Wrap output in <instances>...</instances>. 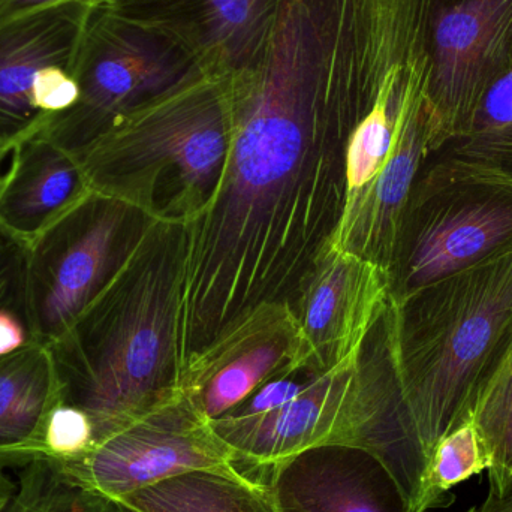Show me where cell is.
<instances>
[{"label": "cell", "instance_id": "19", "mask_svg": "<svg viewBox=\"0 0 512 512\" xmlns=\"http://www.w3.org/2000/svg\"><path fill=\"white\" fill-rule=\"evenodd\" d=\"M279 0H197L195 57L234 71L249 68L264 45Z\"/></svg>", "mask_w": 512, "mask_h": 512}, {"label": "cell", "instance_id": "4", "mask_svg": "<svg viewBox=\"0 0 512 512\" xmlns=\"http://www.w3.org/2000/svg\"><path fill=\"white\" fill-rule=\"evenodd\" d=\"M233 69L204 57L173 84L117 117L80 156L95 194L161 221L188 225L215 197L233 137Z\"/></svg>", "mask_w": 512, "mask_h": 512}, {"label": "cell", "instance_id": "7", "mask_svg": "<svg viewBox=\"0 0 512 512\" xmlns=\"http://www.w3.org/2000/svg\"><path fill=\"white\" fill-rule=\"evenodd\" d=\"M152 218L93 192L29 246L24 325L29 342H56L114 282Z\"/></svg>", "mask_w": 512, "mask_h": 512}, {"label": "cell", "instance_id": "17", "mask_svg": "<svg viewBox=\"0 0 512 512\" xmlns=\"http://www.w3.org/2000/svg\"><path fill=\"white\" fill-rule=\"evenodd\" d=\"M60 403L47 346L27 342L0 357V469L44 460L48 420Z\"/></svg>", "mask_w": 512, "mask_h": 512}, {"label": "cell", "instance_id": "33", "mask_svg": "<svg viewBox=\"0 0 512 512\" xmlns=\"http://www.w3.org/2000/svg\"><path fill=\"white\" fill-rule=\"evenodd\" d=\"M111 512H134L128 510V508L122 507V505L117 504V502L113 501V508H111Z\"/></svg>", "mask_w": 512, "mask_h": 512}, {"label": "cell", "instance_id": "10", "mask_svg": "<svg viewBox=\"0 0 512 512\" xmlns=\"http://www.w3.org/2000/svg\"><path fill=\"white\" fill-rule=\"evenodd\" d=\"M234 451L186 396L108 436L89 453L53 463L74 486L117 501L197 469L230 468Z\"/></svg>", "mask_w": 512, "mask_h": 512}, {"label": "cell", "instance_id": "6", "mask_svg": "<svg viewBox=\"0 0 512 512\" xmlns=\"http://www.w3.org/2000/svg\"><path fill=\"white\" fill-rule=\"evenodd\" d=\"M512 255V176L447 155L423 168L406 204L390 297Z\"/></svg>", "mask_w": 512, "mask_h": 512}, {"label": "cell", "instance_id": "20", "mask_svg": "<svg viewBox=\"0 0 512 512\" xmlns=\"http://www.w3.org/2000/svg\"><path fill=\"white\" fill-rule=\"evenodd\" d=\"M490 468V456L472 421L445 436L430 457L418 510L447 508L454 502L451 490Z\"/></svg>", "mask_w": 512, "mask_h": 512}, {"label": "cell", "instance_id": "13", "mask_svg": "<svg viewBox=\"0 0 512 512\" xmlns=\"http://www.w3.org/2000/svg\"><path fill=\"white\" fill-rule=\"evenodd\" d=\"M234 465L267 489L274 512H415L387 466L364 448L319 445L267 465Z\"/></svg>", "mask_w": 512, "mask_h": 512}, {"label": "cell", "instance_id": "12", "mask_svg": "<svg viewBox=\"0 0 512 512\" xmlns=\"http://www.w3.org/2000/svg\"><path fill=\"white\" fill-rule=\"evenodd\" d=\"M390 274L348 252L327 249L291 307L301 336L300 372H330L363 352L390 300Z\"/></svg>", "mask_w": 512, "mask_h": 512}, {"label": "cell", "instance_id": "18", "mask_svg": "<svg viewBox=\"0 0 512 512\" xmlns=\"http://www.w3.org/2000/svg\"><path fill=\"white\" fill-rule=\"evenodd\" d=\"M114 502L134 512H274L267 489L236 466L185 472Z\"/></svg>", "mask_w": 512, "mask_h": 512}, {"label": "cell", "instance_id": "29", "mask_svg": "<svg viewBox=\"0 0 512 512\" xmlns=\"http://www.w3.org/2000/svg\"><path fill=\"white\" fill-rule=\"evenodd\" d=\"M477 162L504 171V173L512 176V132L507 137L502 138L484 158Z\"/></svg>", "mask_w": 512, "mask_h": 512}, {"label": "cell", "instance_id": "15", "mask_svg": "<svg viewBox=\"0 0 512 512\" xmlns=\"http://www.w3.org/2000/svg\"><path fill=\"white\" fill-rule=\"evenodd\" d=\"M426 62L411 75L405 110L391 158L366 197L343 216L328 249L373 262L390 274L406 204L424 164L438 152L432 117L424 101Z\"/></svg>", "mask_w": 512, "mask_h": 512}, {"label": "cell", "instance_id": "21", "mask_svg": "<svg viewBox=\"0 0 512 512\" xmlns=\"http://www.w3.org/2000/svg\"><path fill=\"white\" fill-rule=\"evenodd\" d=\"M472 423L489 451V495H507L512 490V343Z\"/></svg>", "mask_w": 512, "mask_h": 512}, {"label": "cell", "instance_id": "3", "mask_svg": "<svg viewBox=\"0 0 512 512\" xmlns=\"http://www.w3.org/2000/svg\"><path fill=\"white\" fill-rule=\"evenodd\" d=\"M382 327L406 433L429 466L469 423L512 343V255L391 298Z\"/></svg>", "mask_w": 512, "mask_h": 512}, {"label": "cell", "instance_id": "26", "mask_svg": "<svg viewBox=\"0 0 512 512\" xmlns=\"http://www.w3.org/2000/svg\"><path fill=\"white\" fill-rule=\"evenodd\" d=\"M312 379V376L304 375V373H295V375L273 379V381L259 387L248 399L243 400L239 406L231 409L228 414L222 415V417L251 418L276 411V409L282 408L283 405L295 399L312 382Z\"/></svg>", "mask_w": 512, "mask_h": 512}, {"label": "cell", "instance_id": "9", "mask_svg": "<svg viewBox=\"0 0 512 512\" xmlns=\"http://www.w3.org/2000/svg\"><path fill=\"white\" fill-rule=\"evenodd\" d=\"M424 101L438 152L465 135L512 56V0H426Z\"/></svg>", "mask_w": 512, "mask_h": 512}, {"label": "cell", "instance_id": "14", "mask_svg": "<svg viewBox=\"0 0 512 512\" xmlns=\"http://www.w3.org/2000/svg\"><path fill=\"white\" fill-rule=\"evenodd\" d=\"M92 3L71 0L0 21V165L47 125L35 84L53 66L74 69Z\"/></svg>", "mask_w": 512, "mask_h": 512}, {"label": "cell", "instance_id": "2", "mask_svg": "<svg viewBox=\"0 0 512 512\" xmlns=\"http://www.w3.org/2000/svg\"><path fill=\"white\" fill-rule=\"evenodd\" d=\"M183 225L152 219L101 297L48 346L62 403L89 415L95 445L182 396Z\"/></svg>", "mask_w": 512, "mask_h": 512}, {"label": "cell", "instance_id": "34", "mask_svg": "<svg viewBox=\"0 0 512 512\" xmlns=\"http://www.w3.org/2000/svg\"><path fill=\"white\" fill-rule=\"evenodd\" d=\"M3 185V176L2 173H0V188H2Z\"/></svg>", "mask_w": 512, "mask_h": 512}, {"label": "cell", "instance_id": "1", "mask_svg": "<svg viewBox=\"0 0 512 512\" xmlns=\"http://www.w3.org/2000/svg\"><path fill=\"white\" fill-rule=\"evenodd\" d=\"M234 125L209 206L183 225L179 366L249 310L292 301L346 204V150L373 99L337 80L309 26L280 11L234 72Z\"/></svg>", "mask_w": 512, "mask_h": 512}, {"label": "cell", "instance_id": "28", "mask_svg": "<svg viewBox=\"0 0 512 512\" xmlns=\"http://www.w3.org/2000/svg\"><path fill=\"white\" fill-rule=\"evenodd\" d=\"M63 2H71V0H0V21ZM86 2L92 3V0H86Z\"/></svg>", "mask_w": 512, "mask_h": 512}, {"label": "cell", "instance_id": "30", "mask_svg": "<svg viewBox=\"0 0 512 512\" xmlns=\"http://www.w3.org/2000/svg\"><path fill=\"white\" fill-rule=\"evenodd\" d=\"M465 512H512V490L504 496L487 495L480 505H474Z\"/></svg>", "mask_w": 512, "mask_h": 512}, {"label": "cell", "instance_id": "11", "mask_svg": "<svg viewBox=\"0 0 512 512\" xmlns=\"http://www.w3.org/2000/svg\"><path fill=\"white\" fill-rule=\"evenodd\" d=\"M300 355V330L291 304H261L186 360L180 391L213 421L267 382L301 373Z\"/></svg>", "mask_w": 512, "mask_h": 512}, {"label": "cell", "instance_id": "8", "mask_svg": "<svg viewBox=\"0 0 512 512\" xmlns=\"http://www.w3.org/2000/svg\"><path fill=\"white\" fill-rule=\"evenodd\" d=\"M194 57L159 30L93 6L75 57L78 101L38 137L80 156L117 117L185 74Z\"/></svg>", "mask_w": 512, "mask_h": 512}, {"label": "cell", "instance_id": "24", "mask_svg": "<svg viewBox=\"0 0 512 512\" xmlns=\"http://www.w3.org/2000/svg\"><path fill=\"white\" fill-rule=\"evenodd\" d=\"M95 447V432L89 415L75 406L60 403L45 433L44 460L53 463L68 462L84 456Z\"/></svg>", "mask_w": 512, "mask_h": 512}, {"label": "cell", "instance_id": "23", "mask_svg": "<svg viewBox=\"0 0 512 512\" xmlns=\"http://www.w3.org/2000/svg\"><path fill=\"white\" fill-rule=\"evenodd\" d=\"M512 132V56L475 111L468 131L445 149L450 155L480 161Z\"/></svg>", "mask_w": 512, "mask_h": 512}, {"label": "cell", "instance_id": "27", "mask_svg": "<svg viewBox=\"0 0 512 512\" xmlns=\"http://www.w3.org/2000/svg\"><path fill=\"white\" fill-rule=\"evenodd\" d=\"M29 342L26 325L14 313L0 310V357L23 348Z\"/></svg>", "mask_w": 512, "mask_h": 512}, {"label": "cell", "instance_id": "32", "mask_svg": "<svg viewBox=\"0 0 512 512\" xmlns=\"http://www.w3.org/2000/svg\"><path fill=\"white\" fill-rule=\"evenodd\" d=\"M137 2H140V0H92L93 6L111 12H123Z\"/></svg>", "mask_w": 512, "mask_h": 512}, {"label": "cell", "instance_id": "16", "mask_svg": "<svg viewBox=\"0 0 512 512\" xmlns=\"http://www.w3.org/2000/svg\"><path fill=\"white\" fill-rule=\"evenodd\" d=\"M92 194L77 159L35 135L12 152L0 188V225L30 246Z\"/></svg>", "mask_w": 512, "mask_h": 512}, {"label": "cell", "instance_id": "31", "mask_svg": "<svg viewBox=\"0 0 512 512\" xmlns=\"http://www.w3.org/2000/svg\"><path fill=\"white\" fill-rule=\"evenodd\" d=\"M17 489V480H12L5 469H0V512L6 510Z\"/></svg>", "mask_w": 512, "mask_h": 512}, {"label": "cell", "instance_id": "22", "mask_svg": "<svg viewBox=\"0 0 512 512\" xmlns=\"http://www.w3.org/2000/svg\"><path fill=\"white\" fill-rule=\"evenodd\" d=\"M113 501L66 481L48 460L18 472L17 489L3 512H111Z\"/></svg>", "mask_w": 512, "mask_h": 512}, {"label": "cell", "instance_id": "25", "mask_svg": "<svg viewBox=\"0 0 512 512\" xmlns=\"http://www.w3.org/2000/svg\"><path fill=\"white\" fill-rule=\"evenodd\" d=\"M27 256L29 245L0 225V310L14 313L23 322Z\"/></svg>", "mask_w": 512, "mask_h": 512}, {"label": "cell", "instance_id": "5", "mask_svg": "<svg viewBox=\"0 0 512 512\" xmlns=\"http://www.w3.org/2000/svg\"><path fill=\"white\" fill-rule=\"evenodd\" d=\"M210 423L234 451V463L246 465H267L319 445L364 448L387 466L420 512L427 465L406 433L382 315L358 357L313 378L282 408Z\"/></svg>", "mask_w": 512, "mask_h": 512}]
</instances>
